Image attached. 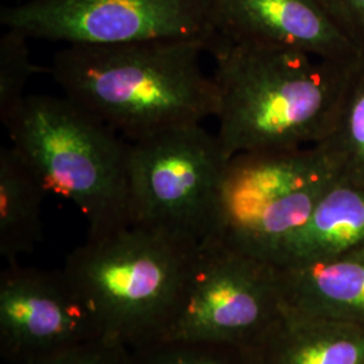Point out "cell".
<instances>
[{"mask_svg": "<svg viewBox=\"0 0 364 364\" xmlns=\"http://www.w3.org/2000/svg\"><path fill=\"white\" fill-rule=\"evenodd\" d=\"M28 364H131L130 350L100 338Z\"/></svg>", "mask_w": 364, "mask_h": 364, "instance_id": "18", "label": "cell"}, {"mask_svg": "<svg viewBox=\"0 0 364 364\" xmlns=\"http://www.w3.org/2000/svg\"><path fill=\"white\" fill-rule=\"evenodd\" d=\"M242 350L247 364H364V326L284 305L273 324Z\"/></svg>", "mask_w": 364, "mask_h": 364, "instance_id": "11", "label": "cell"}, {"mask_svg": "<svg viewBox=\"0 0 364 364\" xmlns=\"http://www.w3.org/2000/svg\"><path fill=\"white\" fill-rule=\"evenodd\" d=\"M49 195L38 176L14 149H0V254L7 264L31 254L42 240V204Z\"/></svg>", "mask_w": 364, "mask_h": 364, "instance_id": "14", "label": "cell"}, {"mask_svg": "<svg viewBox=\"0 0 364 364\" xmlns=\"http://www.w3.org/2000/svg\"><path fill=\"white\" fill-rule=\"evenodd\" d=\"M197 247L165 231L129 224L87 236L63 270L95 314L102 338L134 350L162 336Z\"/></svg>", "mask_w": 364, "mask_h": 364, "instance_id": "3", "label": "cell"}, {"mask_svg": "<svg viewBox=\"0 0 364 364\" xmlns=\"http://www.w3.org/2000/svg\"><path fill=\"white\" fill-rule=\"evenodd\" d=\"M338 180L335 164L318 144L232 156L212 237L269 262Z\"/></svg>", "mask_w": 364, "mask_h": 364, "instance_id": "5", "label": "cell"}, {"mask_svg": "<svg viewBox=\"0 0 364 364\" xmlns=\"http://www.w3.org/2000/svg\"><path fill=\"white\" fill-rule=\"evenodd\" d=\"M204 39L66 45L50 73L64 96L129 142L216 117L218 88L201 66Z\"/></svg>", "mask_w": 364, "mask_h": 364, "instance_id": "1", "label": "cell"}, {"mask_svg": "<svg viewBox=\"0 0 364 364\" xmlns=\"http://www.w3.org/2000/svg\"><path fill=\"white\" fill-rule=\"evenodd\" d=\"M218 88V141L225 158L324 142L333 130L352 65L306 53L208 46ZM362 55V54H360Z\"/></svg>", "mask_w": 364, "mask_h": 364, "instance_id": "2", "label": "cell"}, {"mask_svg": "<svg viewBox=\"0 0 364 364\" xmlns=\"http://www.w3.org/2000/svg\"><path fill=\"white\" fill-rule=\"evenodd\" d=\"M338 31L364 55V0H316Z\"/></svg>", "mask_w": 364, "mask_h": 364, "instance_id": "19", "label": "cell"}, {"mask_svg": "<svg viewBox=\"0 0 364 364\" xmlns=\"http://www.w3.org/2000/svg\"><path fill=\"white\" fill-rule=\"evenodd\" d=\"M212 7L213 0H21L1 9L0 22L30 39L65 45L210 42Z\"/></svg>", "mask_w": 364, "mask_h": 364, "instance_id": "8", "label": "cell"}, {"mask_svg": "<svg viewBox=\"0 0 364 364\" xmlns=\"http://www.w3.org/2000/svg\"><path fill=\"white\" fill-rule=\"evenodd\" d=\"M282 308L272 263L210 237L196 250L181 294L158 340L245 348L273 324Z\"/></svg>", "mask_w": 364, "mask_h": 364, "instance_id": "7", "label": "cell"}, {"mask_svg": "<svg viewBox=\"0 0 364 364\" xmlns=\"http://www.w3.org/2000/svg\"><path fill=\"white\" fill-rule=\"evenodd\" d=\"M49 195L72 201L88 236L131 224L130 142L66 96L28 95L4 127Z\"/></svg>", "mask_w": 364, "mask_h": 364, "instance_id": "4", "label": "cell"}, {"mask_svg": "<svg viewBox=\"0 0 364 364\" xmlns=\"http://www.w3.org/2000/svg\"><path fill=\"white\" fill-rule=\"evenodd\" d=\"M364 247V185L338 180L312 215L275 250L269 263L293 266L333 259Z\"/></svg>", "mask_w": 364, "mask_h": 364, "instance_id": "13", "label": "cell"}, {"mask_svg": "<svg viewBox=\"0 0 364 364\" xmlns=\"http://www.w3.org/2000/svg\"><path fill=\"white\" fill-rule=\"evenodd\" d=\"M340 180L364 185V55L353 63L333 130L318 144Z\"/></svg>", "mask_w": 364, "mask_h": 364, "instance_id": "15", "label": "cell"}, {"mask_svg": "<svg viewBox=\"0 0 364 364\" xmlns=\"http://www.w3.org/2000/svg\"><path fill=\"white\" fill-rule=\"evenodd\" d=\"M102 338L95 314L64 270L18 263L0 275V353L28 364Z\"/></svg>", "mask_w": 364, "mask_h": 364, "instance_id": "9", "label": "cell"}, {"mask_svg": "<svg viewBox=\"0 0 364 364\" xmlns=\"http://www.w3.org/2000/svg\"><path fill=\"white\" fill-rule=\"evenodd\" d=\"M131 364H247L240 347L185 340H156L130 350Z\"/></svg>", "mask_w": 364, "mask_h": 364, "instance_id": "17", "label": "cell"}, {"mask_svg": "<svg viewBox=\"0 0 364 364\" xmlns=\"http://www.w3.org/2000/svg\"><path fill=\"white\" fill-rule=\"evenodd\" d=\"M28 37L6 28L0 37V120L6 127L27 99L26 88L38 72L34 65Z\"/></svg>", "mask_w": 364, "mask_h": 364, "instance_id": "16", "label": "cell"}, {"mask_svg": "<svg viewBox=\"0 0 364 364\" xmlns=\"http://www.w3.org/2000/svg\"><path fill=\"white\" fill-rule=\"evenodd\" d=\"M274 267L287 308L364 326V247L333 259Z\"/></svg>", "mask_w": 364, "mask_h": 364, "instance_id": "12", "label": "cell"}, {"mask_svg": "<svg viewBox=\"0 0 364 364\" xmlns=\"http://www.w3.org/2000/svg\"><path fill=\"white\" fill-rule=\"evenodd\" d=\"M18 1H21V0H18Z\"/></svg>", "mask_w": 364, "mask_h": 364, "instance_id": "20", "label": "cell"}, {"mask_svg": "<svg viewBox=\"0 0 364 364\" xmlns=\"http://www.w3.org/2000/svg\"><path fill=\"white\" fill-rule=\"evenodd\" d=\"M213 37L350 63L360 55L316 0H213Z\"/></svg>", "mask_w": 364, "mask_h": 364, "instance_id": "10", "label": "cell"}, {"mask_svg": "<svg viewBox=\"0 0 364 364\" xmlns=\"http://www.w3.org/2000/svg\"><path fill=\"white\" fill-rule=\"evenodd\" d=\"M228 159L201 124L130 142L131 224L203 243L215 232Z\"/></svg>", "mask_w": 364, "mask_h": 364, "instance_id": "6", "label": "cell"}]
</instances>
